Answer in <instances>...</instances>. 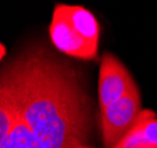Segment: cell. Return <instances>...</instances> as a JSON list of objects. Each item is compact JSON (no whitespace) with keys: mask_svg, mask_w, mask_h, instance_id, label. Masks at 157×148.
<instances>
[{"mask_svg":"<svg viewBox=\"0 0 157 148\" xmlns=\"http://www.w3.org/2000/svg\"><path fill=\"white\" fill-rule=\"evenodd\" d=\"M4 70L21 104L24 118L44 148L84 146L92 103L69 63L46 49H32Z\"/></svg>","mask_w":157,"mask_h":148,"instance_id":"1","label":"cell"},{"mask_svg":"<svg viewBox=\"0 0 157 148\" xmlns=\"http://www.w3.org/2000/svg\"><path fill=\"white\" fill-rule=\"evenodd\" d=\"M141 111L142 98L138 86L101 109L99 123L104 147H116L134 128Z\"/></svg>","mask_w":157,"mask_h":148,"instance_id":"2","label":"cell"},{"mask_svg":"<svg viewBox=\"0 0 157 148\" xmlns=\"http://www.w3.org/2000/svg\"><path fill=\"white\" fill-rule=\"evenodd\" d=\"M137 86L131 74L117 57L105 52L101 61L98 77V103L103 109L122 98Z\"/></svg>","mask_w":157,"mask_h":148,"instance_id":"3","label":"cell"},{"mask_svg":"<svg viewBox=\"0 0 157 148\" xmlns=\"http://www.w3.org/2000/svg\"><path fill=\"white\" fill-rule=\"evenodd\" d=\"M48 32L52 44L60 52L70 57H76L85 61H91L96 58L98 49L91 46L86 40H84L73 30L59 4L55 6Z\"/></svg>","mask_w":157,"mask_h":148,"instance_id":"4","label":"cell"},{"mask_svg":"<svg viewBox=\"0 0 157 148\" xmlns=\"http://www.w3.org/2000/svg\"><path fill=\"white\" fill-rule=\"evenodd\" d=\"M0 71L7 86L10 101H11V109H12V125L6 139L1 143L0 148H44L41 142L38 140V138L33 134L31 128L26 123L20 101L14 89L11 86L5 70L1 69Z\"/></svg>","mask_w":157,"mask_h":148,"instance_id":"5","label":"cell"},{"mask_svg":"<svg viewBox=\"0 0 157 148\" xmlns=\"http://www.w3.org/2000/svg\"><path fill=\"white\" fill-rule=\"evenodd\" d=\"M157 147V115L150 109H142L134 128L113 148Z\"/></svg>","mask_w":157,"mask_h":148,"instance_id":"6","label":"cell"},{"mask_svg":"<svg viewBox=\"0 0 157 148\" xmlns=\"http://www.w3.org/2000/svg\"><path fill=\"white\" fill-rule=\"evenodd\" d=\"M59 6L73 30L91 46L98 49L101 29L96 17L89 10L82 6H72L66 4H59Z\"/></svg>","mask_w":157,"mask_h":148,"instance_id":"7","label":"cell"},{"mask_svg":"<svg viewBox=\"0 0 157 148\" xmlns=\"http://www.w3.org/2000/svg\"><path fill=\"white\" fill-rule=\"evenodd\" d=\"M12 125V109L7 86L0 71V146L6 139Z\"/></svg>","mask_w":157,"mask_h":148,"instance_id":"8","label":"cell"},{"mask_svg":"<svg viewBox=\"0 0 157 148\" xmlns=\"http://www.w3.org/2000/svg\"><path fill=\"white\" fill-rule=\"evenodd\" d=\"M5 55H6V47H5V45L0 42V61L5 57Z\"/></svg>","mask_w":157,"mask_h":148,"instance_id":"9","label":"cell"},{"mask_svg":"<svg viewBox=\"0 0 157 148\" xmlns=\"http://www.w3.org/2000/svg\"><path fill=\"white\" fill-rule=\"evenodd\" d=\"M136 148H157V147H149V146H142V147H136Z\"/></svg>","mask_w":157,"mask_h":148,"instance_id":"10","label":"cell"},{"mask_svg":"<svg viewBox=\"0 0 157 148\" xmlns=\"http://www.w3.org/2000/svg\"><path fill=\"white\" fill-rule=\"evenodd\" d=\"M77 148H91V147H86V146H79V147Z\"/></svg>","mask_w":157,"mask_h":148,"instance_id":"11","label":"cell"}]
</instances>
